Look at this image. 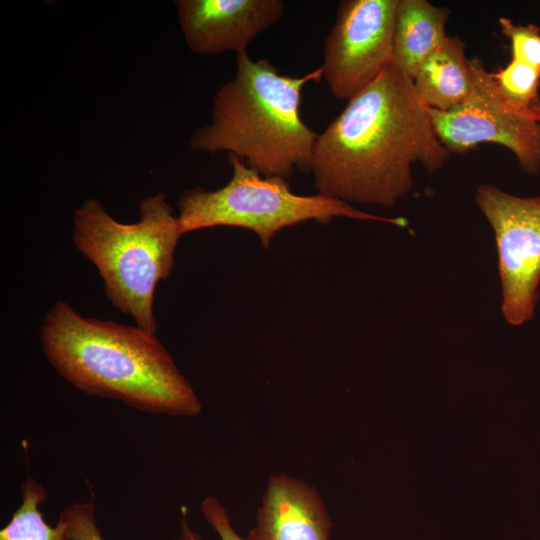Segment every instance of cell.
<instances>
[{
  "label": "cell",
  "mask_w": 540,
  "mask_h": 540,
  "mask_svg": "<svg viewBox=\"0 0 540 540\" xmlns=\"http://www.w3.org/2000/svg\"><path fill=\"white\" fill-rule=\"evenodd\" d=\"M450 155L413 81L391 62L318 134L310 173L320 194L389 208L411 190L414 164L433 173Z\"/></svg>",
  "instance_id": "cell-1"
},
{
  "label": "cell",
  "mask_w": 540,
  "mask_h": 540,
  "mask_svg": "<svg viewBox=\"0 0 540 540\" xmlns=\"http://www.w3.org/2000/svg\"><path fill=\"white\" fill-rule=\"evenodd\" d=\"M39 336L49 363L83 393L171 417H195L202 410L154 332L82 316L59 300L45 314Z\"/></svg>",
  "instance_id": "cell-2"
},
{
  "label": "cell",
  "mask_w": 540,
  "mask_h": 540,
  "mask_svg": "<svg viewBox=\"0 0 540 540\" xmlns=\"http://www.w3.org/2000/svg\"><path fill=\"white\" fill-rule=\"evenodd\" d=\"M321 79V67L283 75L266 59L237 53L235 76L216 92L211 121L192 133L190 148L228 152L265 177L310 173L318 134L303 122L300 106L305 85Z\"/></svg>",
  "instance_id": "cell-3"
},
{
  "label": "cell",
  "mask_w": 540,
  "mask_h": 540,
  "mask_svg": "<svg viewBox=\"0 0 540 540\" xmlns=\"http://www.w3.org/2000/svg\"><path fill=\"white\" fill-rule=\"evenodd\" d=\"M138 208L139 220L126 224L88 198L74 211L72 240L98 269L114 307L156 333L155 289L170 276L183 234L164 192L144 197Z\"/></svg>",
  "instance_id": "cell-4"
},
{
  "label": "cell",
  "mask_w": 540,
  "mask_h": 540,
  "mask_svg": "<svg viewBox=\"0 0 540 540\" xmlns=\"http://www.w3.org/2000/svg\"><path fill=\"white\" fill-rule=\"evenodd\" d=\"M228 162L232 177L226 185L212 191L189 188L180 195L177 217L183 235L215 226L240 227L255 232L268 248L276 233L310 220L326 223L333 217H347L408 226L404 217L373 215L324 194L297 195L288 180L262 176L234 155H228Z\"/></svg>",
  "instance_id": "cell-5"
},
{
  "label": "cell",
  "mask_w": 540,
  "mask_h": 540,
  "mask_svg": "<svg viewBox=\"0 0 540 540\" xmlns=\"http://www.w3.org/2000/svg\"><path fill=\"white\" fill-rule=\"evenodd\" d=\"M469 61L473 88L466 101L449 111L429 108L437 137L451 153H466L482 143L501 145L525 173L539 174L540 123L530 107L503 94L480 58Z\"/></svg>",
  "instance_id": "cell-6"
},
{
  "label": "cell",
  "mask_w": 540,
  "mask_h": 540,
  "mask_svg": "<svg viewBox=\"0 0 540 540\" xmlns=\"http://www.w3.org/2000/svg\"><path fill=\"white\" fill-rule=\"evenodd\" d=\"M476 202L491 224L502 284V313L518 326L533 317L540 282V197H518L477 187Z\"/></svg>",
  "instance_id": "cell-7"
},
{
  "label": "cell",
  "mask_w": 540,
  "mask_h": 540,
  "mask_svg": "<svg viewBox=\"0 0 540 540\" xmlns=\"http://www.w3.org/2000/svg\"><path fill=\"white\" fill-rule=\"evenodd\" d=\"M398 0H344L323 46L322 78L349 100L392 62Z\"/></svg>",
  "instance_id": "cell-8"
},
{
  "label": "cell",
  "mask_w": 540,
  "mask_h": 540,
  "mask_svg": "<svg viewBox=\"0 0 540 540\" xmlns=\"http://www.w3.org/2000/svg\"><path fill=\"white\" fill-rule=\"evenodd\" d=\"M181 32L197 54L247 51L248 45L283 17L281 0H177Z\"/></svg>",
  "instance_id": "cell-9"
},
{
  "label": "cell",
  "mask_w": 540,
  "mask_h": 540,
  "mask_svg": "<svg viewBox=\"0 0 540 540\" xmlns=\"http://www.w3.org/2000/svg\"><path fill=\"white\" fill-rule=\"evenodd\" d=\"M332 522L317 490L286 474L271 475L246 540H329Z\"/></svg>",
  "instance_id": "cell-10"
},
{
  "label": "cell",
  "mask_w": 540,
  "mask_h": 540,
  "mask_svg": "<svg viewBox=\"0 0 540 540\" xmlns=\"http://www.w3.org/2000/svg\"><path fill=\"white\" fill-rule=\"evenodd\" d=\"M450 13L427 0H398L392 62L410 80L447 38Z\"/></svg>",
  "instance_id": "cell-11"
},
{
  "label": "cell",
  "mask_w": 540,
  "mask_h": 540,
  "mask_svg": "<svg viewBox=\"0 0 540 540\" xmlns=\"http://www.w3.org/2000/svg\"><path fill=\"white\" fill-rule=\"evenodd\" d=\"M412 81L418 96L429 108L449 111L463 104L473 88L464 42L457 36H447L419 66Z\"/></svg>",
  "instance_id": "cell-12"
},
{
  "label": "cell",
  "mask_w": 540,
  "mask_h": 540,
  "mask_svg": "<svg viewBox=\"0 0 540 540\" xmlns=\"http://www.w3.org/2000/svg\"><path fill=\"white\" fill-rule=\"evenodd\" d=\"M20 493L21 504L1 529L0 540H70L62 518L54 526L46 522L40 506L48 494L41 483L30 477L22 483Z\"/></svg>",
  "instance_id": "cell-13"
},
{
  "label": "cell",
  "mask_w": 540,
  "mask_h": 540,
  "mask_svg": "<svg viewBox=\"0 0 540 540\" xmlns=\"http://www.w3.org/2000/svg\"><path fill=\"white\" fill-rule=\"evenodd\" d=\"M503 92L513 102L530 107L539 101L540 70L515 59L493 73Z\"/></svg>",
  "instance_id": "cell-14"
},
{
  "label": "cell",
  "mask_w": 540,
  "mask_h": 540,
  "mask_svg": "<svg viewBox=\"0 0 540 540\" xmlns=\"http://www.w3.org/2000/svg\"><path fill=\"white\" fill-rule=\"evenodd\" d=\"M502 34L511 42L512 58L540 70V28L536 25H518L501 17Z\"/></svg>",
  "instance_id": "cell-15"
},
{
  "label": "cell",
  "mask_w": 540,
  "mask_h": 540,
  "mask_svg": "<svg viewBox=\"0 0 540 540\" xmlns=\"http://www.w3.org/2000/svg\"><path fill=\"white\" fill-rule=\"evenodd\" d=\"M201 513L204 520L216 533L220 540H246L240 536L232 525L231 517L225 507L213 496H207L201 502ZM181 529L185 540H204L190 525L188 512L182 507L180 519Z\"/></svg>",
  "instance_id": "cell-16"
},
{
  "label": "cell",
  "mask_w": 540,
  "mask_h": 540,
  "mask_svg": "<svg viewBox=\"0 0 540 540\" xmlns=\"http://www.w3.org/2000/svg\"><path fill=\"white\" fill-rule=\"evenodd\" d=\"M70 540H104L97 524L96 509L92 502H73L60 513ZM174 540H185L180 532Z\"/></svg>",
  "instance_id": "cell-17"
},
{
  "label": "cell",
  "mask_w": 540,
  "mask_h": 540,
  "mask_svg": "<svg viewBox=\"0 0 540 540\" xmlns=\"http://www.w3.org/2000/svg\"><path fill=\"white\" fill-rule=\"evenodd\" d=\"M530 109L533 112L536 120L540 123V100L535 104L531 105Z\"/></svg>",
  "instance_id": "cell-18"
}]
</instances>
